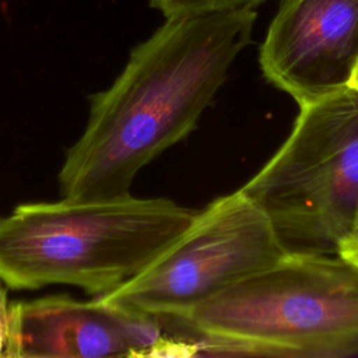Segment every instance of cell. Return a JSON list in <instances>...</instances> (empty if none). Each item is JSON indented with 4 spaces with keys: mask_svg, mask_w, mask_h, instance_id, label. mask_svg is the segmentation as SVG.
<instances>
[{
    "mask_svg": "<svg viewBox=\"0 0 358 358\" xmlns=\"http://www.w3.org/2000/svg\"><path fill=\"white\" fill-rule=\"evenodd\" d=\"M358 63V0H280L260 69L298 106L350 88Z\"/></svg>",
    "mask_w": 358,
    "mask_h": 358,
    "instance_id": "cell-7",
    "label": "cell"
},
{
    "mask_svg": "<svg viewBox=\"0 0 358 358\" xmlns=\"http://www.w3.org/2000/svg\"><path fill=\"white\" fill-rule=\"evenodd\" d=\"M264 0H150L152 8L164 14L165 18L186 14H203L213 11H229L252 8L255 10Z\"/></svg>",
    "mask_w": 358,
    "mask_h": 358,
    "instance_id": "cell-8",
    "label": "cell"
},
{
    "mask_svg": "<svg viewBox=\"0 0 358 358\" xmlns=\"http://www.w3.org/2000/svg\"><path fill=\"white\" fill-rule=\"evenodd\" d=\"M350 88H352L355 92H358V63H357V67L354 70V74H352V78H351V83H350Z\"/></svg>",
    "mask_w": 358,
    "mask_h": 358,
    "instance_id": "cell-11",
    "label": "cell"
},
{
    "mask_svg": "<svg viewBox=\"0 0 358 358\" xmlns=\"http://www.w3.org/2000/svg\"><path fill=\"white\" fill-rule=\"evenodd\" d=\"M10 305L7 291L0 284V357L4 355L8 331H10Z\"/></svg>",
    "mask_w": 358,
    "mask_h": 358,
    "instance_id": "cell-9",
    "label": "cell"
},
{
    "mask_svg": "<svg viewBox=\"0 0 358 358\" xmlns=\"http://www.w3.org/2000/svg\"><path fill=\"white\" fill-rule=\"evenodd\" d=\"M194 355V331L179 315L155 313L98 296L48 295L10 305L3 357L109 358Z\"/></svg>",
    "mask_w": 358,
    "mask_h": 358,
    "instance_id": "cell-6",
    "label": "cell"
},
{
    "mask_svg": "<svg viewBox=\"0 0 358 358\" xmlns=\"http://www.w3.org/2000/svg\"><path fill=\"white\" fill-rule=\"evenodd\" d=\"M241 190L288 252L338 253L358 213V92L299 106L285 141Z\"/></svg>",
    "mask_w": 358,
    "mask_h": 358,
    "instance_id": "cell-4",
    "label": "cell"
},
{
    "mask_svg": "<svg viewBox=\"0 0 358 358\" xmlns=\"http://www.w3.org/2000/svg\"><path fill=\"white\" fill-rule=\"evenodd\" d=\"M351 236H358V213H357V218H355V225H354V232Z\"/></svg>",
    "mask_w": 358,
    "mask_h": 358,
    "instance_id": "cell-12",
    "label": "cell"
},
{
    "mask_svg": "<svg viewBox=\"0 0 358 358\" xmlns=\"http://www.w3.org/2000/svg\"><path fill=\"white\" fill-rule=\"evenodd\" d=\"M178 315L214 355H358V267L338 253L288 252Z\"/></svg>",
    "mask_w": 358,
    "mask_h": 358,
    "instance_id": "cell-3",
    "label": "cell"
},
{
    "mask_svg": "<svg viewBox=\"0 0 358 358\" xmlns=\"http://www.w3.org/2000/svg\"><path fill=\"white\" fill-rule=\"evenodd\" d=\"M288 253L263 210L241 189L196 211L189 227L108 301L182 313Z\"/></svg>",
    "mask_w": 358,
    "mask_h": 358,
    "instance_id": "cell-5",
    "label": "cell"
},
{
    "mask_svg": "<svg viewBox=\"0 0 358 358\" xmlns=\"http://www.w3.org/2000/svg\"><path fill=\"white\" fill-rule=\"evenodd\" d=\"M256 17L252 8L168 17L134 46L112 85L90 96L87 126L59 172L63 197L129 193L140 169L194 130Z\"/></svg>",
    "mask_w": 358,
    "mask_h": 358,
    "instance_id": "cell-1",
    "label": "cell"
},
{
    "mask_svg": "<svg viewBox=\"0 0 358 358\" xmlns=\"http://www.w3.org/2000/svg\"><path fill=\"white\" fill-rule=\"evenodd\" d=\"M196 211L166 197L18 204L0 218V280L14 289L53 284L105 295L144 270Z\"/></svg>",
    "mask_w": 358,
    "mask_h": 358,
    "instance_id": "cell-2",
    "label": "cell"
},
{
    "mask_svg": "<svg viewBox=\"0 0 358 358\" xmlns=\"http://www.w3.org/2000/svg\"><path fill=\"white\" fill-rule=\"evenodd\" d=\"M338 255L358 267V236L345 238L338 248Z\"/></svg>",
    "mask_w": 358,
    "mask_h": 358,
    "instance_id": "cell-10",
    "label": "cell"
}]
</instances>
